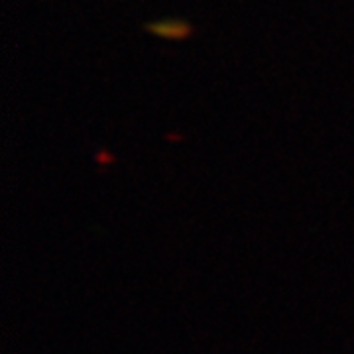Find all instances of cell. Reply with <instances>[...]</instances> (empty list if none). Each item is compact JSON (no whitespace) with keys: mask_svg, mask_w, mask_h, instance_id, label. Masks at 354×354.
<instances>
[{"mask_svg":"<svg viewBox=\"0 0 354 354\" xmlns=\"http://www.w3.org/2000/svg\"><path fill=\"white\" fill-rule=\"evenodd\" d=\"M148 30H150V34L162 39H183L191 34V26L185 24L179 18H167V20L153 22Z\"/></svg>","mask_w":354,"mask_h":354,"instance_id":"obj_1","label":"cell"}]
</instances>
